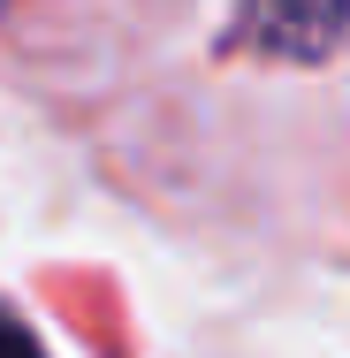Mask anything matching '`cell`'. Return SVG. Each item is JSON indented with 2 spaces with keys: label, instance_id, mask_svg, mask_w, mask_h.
Masks as SVG:
<instances>
[{
  "label": "cell",
  "instance_id": "6da1fadb",
  "mask_svg": "<svg viewBox=\"0 0 350 358\" xmlns=\"http://www.w3.org/2000/svg\"><path fill=\"white\" fill-rule=\"evenodd\" d=\"M343 15H350V0H244L236 38L244 46H267L282 62H320L343 38Z\"/></svg>",
  "mask_w": 350,
  "mask_h": 358
},
{
  "label": "cell",
  "instance_id": "7a4b0ae2",
  "mask_svg": "<svg viewBox=\"0 0 350 358\" xmlns=\"http://www.w3.org/2000/svg\"><path fill=\"white\" fill-rule=\"evenodd\" d=\"M0 358H38V343H31L15 320H0Z\"/></svg>",
  "mask_w": 350,
  "mask_h": 358
}]
</instances>
